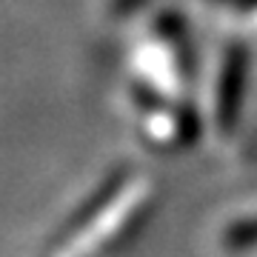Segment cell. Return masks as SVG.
<instances>
[{"mask_svg": "<svg viewBox=\"0 0 257 257\" xmlns=\"http://www.w3.org/2000/svg\"><path fill=\"white\" fill-rule=\"evenodd\" d=\"M149 209H152V189L149 186L123 189L86 229L77 231L72 240H66L63 257H92L111 246H120L143 223Z\"/></svg>", "mask_w": 257, "mask_h": 257, "instance_id": "1", "label": "cell"}, {"mask_svg": "<svg viewBox=\"0 0 257 257\" xmlns=\"http://www.w3.org/2000/svg\"><path fill=\"white\" fill-rule=\"evenodd\" d=\"M246 49L240 43H231V49H226V57H223L217 92H214V126L220 132H229L237 120L243 86H246Z\"/></svg>", "mask_w": 257, "mask_h": 257, "instance_id": "2", "label": "cell"}, {"mask_svg": "<svg viewBox=\"0 0 257 257\" xmlns=\"http://www.w3.org/2000/svg\"><path fill=\"white\" fill-rule=\"evenodd\" d=\"M223 246L231 248V251H243L248 246H257V214L231 223L229 229L223 231Z\"/></svg>", "mask_w": 257, "mask_h": 257, "instance_id": "3", "label": "cell"}, {"mask_svg": "<svg viewBox=\"0 0 257 257\" xmlns=\"http://www.w3.org/2000/svg\"><path fill=\"white\" fill-rule=\"evenodd\" d=\"M149 0H111V12L114 15H132L135 9H143Z\"/></svg>", "mask_w": 257, "mask_h": 257, "instance_id": "4", "label": "cell"}, {"mask_svg": "<svg viewBox=\"0 0 257 257\" xmlns=\"http://www.w3.org/2000/svg\"><path fill=\"white\" fill-rule=\"evenodd\" d=\"M211 3H223V6H234V9H257V0H211Z\"/></svg>", "mask_w": 257, "mask_h": 257, "instance_id": "5", "label": "cell"}]
</instances>
